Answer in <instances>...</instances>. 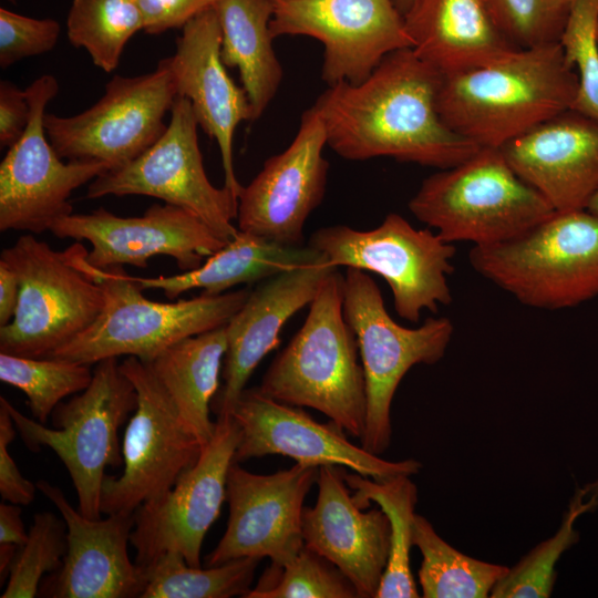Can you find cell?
<instances>
[{
    "mask_svg": "<svg viewBox=\"0 0 598 598\" xmlns=\"http://www.w3.org/2000/svg\"><path fill=\"white\" fill-rule=\"evenodd\" d=\"M443 75L412 48L391 52L360 83L339 82L312 105L328 146L349 161L392 157L445 169L482 147L442 120L437 96Z\"/></svg>",
    "mask_w": 598,
    "mask_h": 598,
    "instance_id": "1",
    "label": "cell"
},
{
    "mask_svg": "<svg viewBox=\"0 0 598 598\" xmlns=\"http://www.w3.org/2000/svg\"><path fill=\"white\" fill-rule=\"evenodd\" d=\"M578 73L559 42L517 49L495 63L443 76L442 120L480 147L499 148L543 121L573 107Z\"/></svg>",
    "mask_w": 598,
    "mask_h": 598,
    "instance_id": "2",
    "label": "cell"
},
{
    "mask_svg": "<svg viewBox=\"0 0 598 598\" xmlns=\"http://www.w3.org/2000/svg\"><path fill=\"white\" fill-rule=\"evenodd\" d=\"M357 337L343 312V276L334 269L309 303L301 328L274 359L259 390L312 408L355 439L367 420V389Z\"/></svg>",
    "mask_w": 598,
    "mask_h": 598,
    "instance_id": "3",
    "label": "cell"
},
{
    "mask_svg": "<svg viewBox=\"0 0 598 598\" xmlns=\"http://www.w3.org/2000/svg\"><path fill=\"white\" fill-rule=\"evenodd\" d=\"M68 250L72 262L101 287L104 306L89 328L47 358L90 365L121 355L151 362L182 339L225 326L250 292L239 289L158 302L146 298L122 266L100 269L90 265L80 243Z\"/></svg>",
    "mask_w": 598,
    "mask_h": 598,
    "instance_id": "4",
    "label": "cell"
},
{
    "mask_svg": "<svg viewBox=\"0 0 598 598\" xmlns=\"http://www.w3.org/2000/svg\"><path fill=\"white\" fill-rule=\"evenodd\" d=\"M474 270L520 303L546 310L598 297V215L554 212L504 243L473 246Z\"/></svg>",
    "mask_w": 598,
    "mask_h": 598,
    "instance_id": "5",
    "label": "cell"
},
{
    "mask_svg": "<svg viewBox=\"0 0 598 598\" xmlns=\"http://www.w3.org/2000/svg\"><path fill=\"white\" fill-rule=\"evenodd\" d=\"M409 209L443 240L473 246L511 240L555 212L512 169L501 151L491 147L425 178Z\"/></svg>",
    "mask_w": 598,
    "mask_h": 598,
    "instance_id": "6",
    "label": "cell"
},
{
    "mask_svg": "<svg viewBox=\"0 0 598 598\" xmlns=\"http://www.w3.org/2000/svg\"><path fill=\"white\" fill-rule=\"evenodd\" d=\"M7 408L25 445L33 452L50 447L68 470L85 517L99 519L107 466L123 464L118 429L136 409L137 396L117 358L95 363L90 385L52 413L54 427L30 419L6 398Z\"/></svg>",
    "mask_w": 598,
    "mask_h": 598,
    "instance_id": "7",
    "label": "cell"
},
{
    "mask_svg": "<svg viewBox=\"0 0 598 598\" xmlns=\"http://www.w3.org/2000/svg\"><path fill=\"white\" fill-rule=\"evenodd\" d=\"M343 312L357 337L365 379L367 420L361 445L380 455L391 442V404L401 380L412 367L434 364L444 357L454 326L446 317L427 318L416 328L396 323L375 281L352 267L343 276Z\"/></svg>",
    "mask_w": 598,
    "mask_h": 598,
    "instance_id": "8",
    "label": "cell"
},
{
    "mask_svg": "<svg viewBox=\"0 0 598 598\" xmlns=\"http://www.w3.org/2000/svg\"><path fill=\"white\" fill-rule=\"evenodd\" d=\"M19 280L12 320L0 327V352L47 358L89 328L101 313V287L71 259L32 235L1 251Z\"/></svg>",
    "mask_w": 598,
    "mask_h": 598,
    "instance_id": "9",
    "label": "cell"
},
{
    "mask_svg": "<svg viewBox=\"0 0 598 598\" xmlns=\"http://www.w3.org/2000/svg\"><path fill=\"white\" fill-rule=\"evenodd\" d=\"M308 245L336 267L380 275L390 286L396 313L410 322H419L424 310L436 313L440 306L452 302L448 276L454 271L455 247L429 227H413L396 213L369 230L321 227Z\"/></svg>",
    "mask_w": 598,
    "mask_h": 598,
    "instance_id": "10",
    "label": "cell"
},
{
    "mask_svg": "<svg viewBox=\"0 0 598 598\" xmlns=\"http://www.w3.org/2000/svg\"><path fill=\"white\" fill-rule=\"evenodd\" d=\"M177 96L171 56L135 76H113L103 96L73 115H44L48 140L61 158L94 159L111 169L148 150L165 132L164 120Z\"/></svg>",
    "mask_w": 598,
    "mask_h": 598,
    "instance_id": "11",
    "label": "cell"
},
{
    "mask_svg": "<svg viewBox=\"0 0 598 598\" xmlns=\"http://www.w3.org/2000/svg\"><path fill=\"white\" fill-rule=\"evenodd\" d=\"M120 365L135 388L137 403L122 443L123 472L106 475L102 484L101 513L106 515L134 514L165 494L203 448L150 364L127 357Z\"/></svg>",
    "mask_w": 598,
    "mask_h": 598,
    "instance_id": "12",
    "label": "cell"
},
{
    "mask_svg": "<svg viewBox=\"0 0 598 598\" xmlns=\"http://www.w3.org/2000/svg\"><path fill=\"white\" fill-rule=\"evenodd\" d=\"M163 135L132 162L93 179L85 198L144 195L185 208L202 218L220 238L238 234L233 224L238 199L208 179L199 150V126L190 102L177 95Z\"/></svg>",
    "mask_w": 598,
    "mask_h": 598,
    "instance_id": "13",
    "label": "cell"
},
{
    "mask_svg": "<svg viewBox=\"0 0 598 598\" xmlns=\"http://www.w3.org/2000/svg\"><path fill=\"white\" fill-rule=\"evenodd\" d=\"M58 92V80L51 74L41 75L25 89L31 107L29 125L0 164L1 231L50 230L56 219L73 213V190L111 169L94 159L62 162L43 124L45 107Z\"/></svg>",
    "mask_w": 598,
    "mask_h": 598,
    "instance_id": "14",
    "label": "cell"
},
{
    "mask_svg": "<svg viewBox=\"0 0 598 598\" xmlns=\"http://www.w3.org/2000/svg\"><path fill=\"white\" fill-rule=\"evenodd\" d=\"M240 441L233 416H218L212 439L196 463L162 496L134 512L130 543L141 568L166 551L183 555L189 566H200L202 545L226 501L228 472Z\"/></svg>",
    "mask_w": 598,
    "mask_h": 598,
    "instance_id": "15",
    "label": "cell"
},
{
    "mask_svg": "<svg viewBox=\"0 0 598 598\" xmlns=\"http://www.w3.org/2000/svg\"><path fill=\"white\" fill-rule=\"evenodd\" d=\"M274 39L305 35L323 47L328 85L365 80L384 56L412 48L393 0H270Z\"/></svg>",
    "mask_w": 598,
    "mask_h": 598,
    "instance_id": "16",
    "label": "cell"
},
{
    "mask_svg": "<svg viewBox=\"0 0 598 598\" xmlns=\"http://www.w3.org/2000/svg\"><path fill=\"white\" fill-rule=\"evenodd\" d=\"M319 467L296 463L272 474L251 473L234 462L229 468L226 501L229 517L207 566L251 557H268L282 566L303 548V502L317 483Z\"/></svg>",
    "mask_w": 598,
    "mask_h": 598,
    "instance_id": "17",
    "label": "cell"
},
{
    "mask_svg": "<svg viewBox=\"0 0 598 598\" xmlns=\"http://www.w3.org/2000/svg\"><path fill=\"white\" fill-rule=\"evenodd\" d=\"M50 231L59 238L87 240L92 249L86 261L100 269L145 268L152 257L168 256L187 271L227 244L196 214L166 203L153 204L135 217L117 216L103 207L72 213L56 219Z\"/></svg>",
    "mask_w": 598,
    "mask_h": 598,
    "instance_id": "18",
    "label": "cell"
},
{
    "mask_svg": "<svg viewBox=\"0 0 598 598\" xmlns=\"http://www.w3.org/2000/svg\"><path fill=\"white\" fill-rule=\"evenodd\" d=\"M230 415L240 430L234 462L269 454L289 456L307 465H337L373 478L413 475L421 468L416 460L386 461L351 443L337 424H323L300 406L277 401L258 386L245 389Z\"/></svg>",
    "mask_w": 598,
    "mask_h": 598,
    "instance_id": "19",
    "label": "cell"
},
{
    "mask_svg": "<svg viewBox=\"0 0 598 598\" xmlns=\"http://www.w3.org/2000/svg\"><path fill=\"white\" fill-rule=\"evenodd\" d=\"M324 125L313 106L306 110L288 147L267 158L238 196L237 228L286 245H303V227L321 204L329 163Z\"/></svg>",
    "mask_w": 598,
    "mask_h": 598,
    "instance_id": "20",
    "label": "cell"
},
{
    "mask_svg": "<svg viewBox=\"0 0 598 598\" xmlns=\"http://www.w3.org/2000/svg\"><path fill=\"white\" fill-rule=\"evenodd\" d=\"M37 488L66 524L68 549L56 574L43 585L53 598H133L145 588L143 569L132 561L127 545L134 514L115 513L91 519L76 511L60 487L45 480Z\"/></svg>",
    "mask_w": 598,
    "mask_h": 598,
    "instance_id": "21",
    "label": "cell"
},
{
    "mask_svg": "<svg viewBox=\"0 0 598 598\" xmlns=\"http://www.w3.org/2000/svg\"><path fill=\"white\" fill-rule=\"evenodd\" d=\"M555 212L587 209L598 192V118L567 109L498 148Z\"/></svg>",
    "mask_w": 598,
    "mask_h": 598,
    "instance_id": "22",
    "label": "cell"
},
{
    "mask_svg": "<svg viewBox=\"0 0 598 598\" xmlns=\"http://www.w3.org/2000/svg\"><path fill=\"white\" fill-rule=\"evenodd\" d=\"M341 466L321 465L318 498L305 507V546L337 566L360 598H377L390 555V522L380 509L362 512Z\"/></svg>",
    "mask_w": 598,
    "mask_h": 598,
    "instance_id": "23",
    "label": "cell"
},
{
    "mask_svg": "<svg viewBox=\"0 0 598 598\" xmlns=\"http://www.w3.org/2000/svg\"><path fill=\"white\" fill-rule=\"evenodd\" d=\"M337 268L323 256L270 277L249 292L225 324L224 384L212 402L217 416L230 414L257 365L279 344L286 322L309 306L323 279Z\"/></svg>",
    "mask_w": 598,
    "mask_h": 598,
    "instance_id": "24",
    "label": "cell"
},
{
    "mask_svg": "<svg viewBox=\"0 0 598 598\" xmlns=\"http://www.w3.org/2000/svg\"><path fill=\"white\" fill-rule=\"evenodd\" d=\"M221 31L213 8L182 28L171 56L177 95L186 97L202 130L219 147L225 183L238 199L243 186L234 168L233 142L238 124L252 122L244 87L234 83L220 56Z\"/></svg>",
    "mask_w": 598,
    "mask_h": 598,
    "instance_id": "25",
    "label": "cell"
},
{
    "mask_svg": "<svg viewBox=\"0 0 598 598\" xmlns=\"http://www.w3.org/2000/svg\"><path fill=\"white\" fill-rule=\"evenodd\" d=\"M403 17L412 49L443 76L495 63L518 49L487 0H415Z\"/></svg>",
    "mask_w": 598,
    "mask_h": 598,
    "instance_id": "26",
    "label": "cell"
},
{
    "mask_svg": "<svg viewBox=\"0 0 598 598\" xmlns=\"http://www.w3.org/2000/svg\"><path fill=\"white\" fill-rule=\"evenodd\" d=\"M322 257L310 245L286 246L239 230L235 238L195 269L173 276L131 278L142 290L159 289L167 299H176L192 289L218 296L238 285L261 282Z\"/></svg>",
    "mask_w": 598,
    "mask_h": 598,
    "instance_id": "27",
    "label": "cell"
},
{
    "mask_svg": "<svg viewBox=\"0 0 598 598\" xmlns=\"http://www.w3.org/2000/svg\"><path fill=\"white\" fill-rule=\"evenodd\" d=\"M227 350L225 326L182 339L147 362L182 420L204 446L216 422L209 416Z\"/></svg>",
    "mask_w": 598,
    "mask_h": 598,
    "instance_id": "28",
    "label": "cell"
},
{
    "mask_svg": "<svg viewBox=\"0 0 598 598\" xmlns=\"http://www.w3.org/2000/svg\"><path fill=\"white\" fill-rule=\"evenodd\" d=\"M213 9L221 31V61L226 68L238 69L255 122L275 97L282 80L270 31L271 1L216 0Z\"/></svg>",
    "mask_w": 598,
    "mask_h": 598,
    "instance_id": "29",
    "label": "cell"
},
{
    "mask_svg": "<svg viewBox=\"0 0 598 598\" xmlns=\"http://www.w3.org/2000/svg\"><path fill=\"white\" fill-rule=\"evenodd\" d=\"M354 499L362 508L377 503L390 522V555L377 598H416L419 591L410 565L417 487L409 475L373 480L344 474Z\"/></svg>",
    "mask_w": 598,
    "mask_h": 598,
    "instance_id": "30",
    "label": "cell"
},
{
    "mask_svg": "<svg viewBox=\"0 0 598 598\" xmlns=\"http://www.w3.org/2000/svg\"><path fill=\"white\" fill-rule=\"evenodd\" d=\"M413 546L422 555L417 571L425 598H485L507 573L508 567L483 561L447 544L431 523L416 514Z\"/></svg>",
    "mask_w": 598,
    "mask_h": 598,
    "instance_id": "31",
    "label": "cell"
},
{
    "mask_svg": "<svg viewBox=\"0 0 598 598\" xmlns=\"http://www.w3.org/2000/svg\"><path fill=\"white\" fill-rule=\"evenodd\" d=\"M259 561L245 557L202 568L189 566L177 551H166L142 568L145 588L140 598L245 597Z\"/></svg>",
    "mask_w": 598,
    "mask_h": 598,
    "instance_id": "32",
    "label": "cell"
},
{
    "mask_svg": "<svg viewBox=\"0 0 598 598\" xmlns=\"http://www.w3.org/2000/svg\"><path fill=\"white\" fill-rule=\"evenodd\" d=\"M144 30L135 0H72L66 17L69 41L83 48L95 66L110 73L130 39Z\"/></svg>",
    "mask_w": 598,
    "mask_h": 598,
    "instance_id": "33",
    "label": "cell"
},
{
    "mask_svg": "<svg viewBox=\"0 0 598 598\" xmlns=\"http://www.w3.org/2000/svg\"><path fill=\"white\" fill-rule=\"evenodd\" d=\"M598 505V485L577 489L556 534L537 544L494 586L493 598L550 597L560 556L578 540L576 519Z\"/></svg>",
    "mask_w": 598,
    "mask_h": 598,
    "instance_id": "34",
    "label": "cell"
},
{
    "mask_svg": "<svg viewBox=\"0 0 598 598\" xmlns=\"http://www.w3.org/2000/svg\"><path fill=\"white\" fill-rule=\"evenodd\" d=\"M92 378L90 364L0 352V380L25 394L33 419L43 424L63 399L85 390Z\"/></svg>",
    "mask_w": 598,
    "mask_h": 598,
    "instance_id": "35",
    "label": "cell"
},
{
    "mask_svg": "<svg viewBox=\"0 0 598 598\" xmlns=\"http://www.w3.org/2000/svg\"><path fill=\"white\" fill-rule=\"evenodd\" d=\"M349 578L307 546L282 566L271 564L245 598H358Z\"/></svg>",
    "mask_w": 598,
    "mask_h": 598,
    "instance_id": "36",
    "label": "cell"
},
{
    "mask_svg": "<svg viewBox=\"0 0 598 598\" xmlns=\"http://www.w3.org/2000/svg\"><path fill=\"white\" fill-rule=\"evenodd\" d=\"M68 549L66 524L51 512L37 513L19 547L1 598H33L45 573L60 569Z\"/></svg>",
    "mask_w": 598,
    "mask_h": 598,
    "instance_id": "37",
    "label": "cell"
},
{
    "mask_svg": "<svg viewBox=\"0 0 598 598\" xmlns=\"http://www.w3.org/2000/svg\"><path fill=\"white\" fill-rule=\"evenodd\" d=\"M598 0H570L559 39L566 61L577 68L579 86L571 109L598 118Z\"/></svg>",
    "mask_w": 598,
    "mask_h": 598,
    "instance_id": "38",
    "label": "cell"
},
{
    "mask_svg": "<svg viewBox=\"0 0 598 598\" xmlns=\"http://www.w3.org/2000/svg\"><path fill=\"white\" fill-rule=\"evenodd\" d=\"M507 39L518 49L559 42L570 0H487Z\"/></svg>",
    "mask_w": 598,
    "mask_h": 598,
    "instance_id": "39",
    "label": "cell"
},
{
    "mask_svg": "<svg viewBox=\"0 0 598 598\" xmlns=\"http://www.w3.org/2000/svg\"><path fill=\"white\" fill-rule=\"evenodd\" d=\"M61 32L53 19H34L0 9V66L7 69L25 58L51 51Z\"/></svg>",
    "mask_w": 598,
    "mask_h": 598,
    "instance_id": "40",
    "label": "cell"
},
{
    "mask_svg": "<svg viewBox=\"0 0 598 598\" xmlns=\"http://www.w3.org/2000/svg\"><path fill=\"white\" fill-rule=\"evenodd\" d=\"M16 430L4 396H0V494L6 502L28 506L34 499L37 485L21 474L9 453Z\"/></svg>",
    "mask_w": 598,
    "mask_h": 598,
    "instance_id": "41",
    "label": "cell"
},
{
    "mask_svg": "<svg viewBox=\"0 0 598 598\" xmlns=\"http://www.w3.org/2000/svg\"><path fill=\"white\" fill-rule=\"evenodd\" d=\"M144 21V32L161 34L182 29L188 21L213 8L216 0H135Z\"/></svg>",
    "mask_w": 598,
    "mask_h": 598,
    "instance_id": "42",
    "label": "cell"
},
{
    "mask_svg": "<svg viewBox=\"0 0 598 598\" xmlns=\"http://www.w3.org/2000/svg\"><path fill=\"white\" fill-rule=\"evenodd\" d=\"M31 117L24 91L10 81L0 82V146L10 148L24 134Z\"/></svg>",
    "mask_w": 598,
    "mask_h": 598,
    "instance_id": "43",
    "label": "cell"
},
{
    "mask_svg": "<svg viewBox=\"0 0 598 598\" xmlns=\"http://www.w3.org/2000/svg\"><path fill=\"white\" fill-rule=\"evenodd\" d=\"M21 505L0 504V544L22 546L28 539V532L21 518Z\"/></svg>",
    "mask_w": 598,
    "mask_h": 598,
    "instance_id": "44",
    "label": "cell"
},
{
    "mask_svg": "<svg viewBox=\"0 0 598 598\" xmlns=\"http://www.w3.org/2000/svg\"><path fill=\"white\" fill-rule=\"evenodd\" d=\"M18 298V277L10 267L0 262V327L8 324L12 320Z\"/></svg>",
    "mask_w": 598,
    "mask_h": 598,
    "instance_id": "45",
    "label": "cell"
},
{
    "mask_svg": "<svg viewBox=\"0 0 598 598\" xmlns=\"http://www.w3.org/2000/svg\"><path fill=\"white\" fill-rule=\"evenodd\" d=\"M19 546L10 543L0 544V580L9 577L11 565L17 556Z\"/></svg>",
    "mask_w": 598,
    "mask_h": 598,
    "instance_id": "46",
    "label": "cell"
},
{
    "mask_svg": "<svg viewBox=\"0 0 598 598\" xmlns=\"http://www.w3.org/2000/svg\"><path fill=\"white\" fill-rule=\"evenodd\" d=\"M393 1L398 10L401 12V14L404 16L413 6L415 0H393Z\"/></svg>",
    "mask_w": 598,
    "mask_h": 598,
    "instance_id": "47",
    "label": "cell"
},
{
    "mask_svg": "<svg viewBox=\"0 0 598 598\" xmlns=\"http://www.w3.org/2000/svg\"><path fill=\"white\" fill-rule=\"evenodd\" d=\"M587 209L596 215H598V192L591 198Z\"/></svg>",
    "mask_w": 598,
    "mask_h": 598,
    "instance_id": "48",
    "label": "cell"
},
{
    "mask_svg": "<svg viewBox=\"0 0 598 598\" xmlns=\"http://www.w3.org/2000/svg\"><path fill=\"white\" fill-rule=\"evenodd\" d=\"M597 39H598V30H597Z\"/></svg>",
    "mask_w": 598,
    "mask_h": 598,
    "instance_id": "49",
    "label": "cell"
}]
</instances>
